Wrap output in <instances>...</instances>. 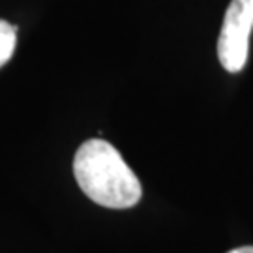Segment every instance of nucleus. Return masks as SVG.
<instances>
[{"label":"nucleus","instance_id":"f257e3e1","mask_svg":"<svg viewBox=\"0 0 253 253\" xmlns=\"http://www.w3.org/2000/svg\"><path fill=\"white\" fill-rule=\"evenodd\" d=\"M73 174L83 193L100 207L131 208L143 197L137 174L103 139H88L77 148Z\"/></svg>","mask_w":253,"mask_h":253},{"label":"nucleus","instance_id":"f03ea898","mask_svg":"<svg viewBox=\"0 0 253 253\" xmlns=\"http://www.w3.org/2000/svg\"><path fill=\"white\" fill-rule=\"evenodd\" d=\"M253 30V0H231L217 38V58L229 73L244 70Z\"/></svg>","mask_w":253,"mask_h":253},{"label":"nucleus","instance_id":"7ed1b4c3","mask_svg":"<svg viewBox=\"0 0 253 253\" xmlns=\"http://www.w3.org/2000/svg\"><path fill=\"white\" fill-rule=\"evenodd\" d=\"M17 45V27L0 19V68L13 56Z\"/></svg>","mask_w":253,"mask_h":253},{"label":"nucleus","instance_id":"20e7f679","mask_svg":"<svg viewBox=\"0 0 253 253\" xmlns=\"http://www.w3.org/2000/svg\"><path fill=\"white\" fill-rule=\"evenodd\" d=\"M229 253H253V246H242V248H235Z\"/></svg>","mask_w":253,"mask_h":253}]
</instances>
